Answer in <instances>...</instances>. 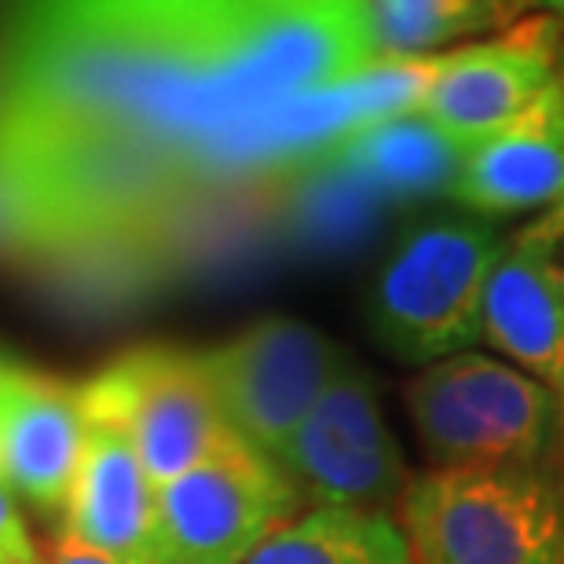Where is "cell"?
Instances as JSON below:
<instances>
[{
    "mask_svg": "<svg viewBox=\"0 0 564 564\" xmlns=\"http://www.w3.org/2000/svg\"><path fill=\"white\" fill-rule=\"evenodd\" d=\"M345 4H52L0 52V213L52 250L154 239L220 147L370 70Z\"/></svg>",
    "mask_w": 564,
    "mask_h": 564,
    "instance_id": "obj_1",
    "label": "cell"
},
{
    "mask_svg": "<svg viewBox=\"0 0 564 564\" xmlns=\"http://www.w3.org/2000/svg\"><path fill=\"white\" fill-rule=\"evenodd\" d=\"M510 239L488 217L411 220L381 257L364 297L375 341L403 364L433 367L484 341V293Z\"/></svg>",
    "mask_w": 564,
    "mask_h": 564,
    "instance_id": "obj_2",
    "label": "cell"
},
{
    "mask_svg": "<svg viewBox=\"0 0 564 564\" xmlns=\"http://www.w3.org/2000/svg\"><path fill=\"white\" fill-rule=\"evenodd\" d=\"M397 528L414 564H564V458L429 469Z\"/></svg>",
    "mask_w": 564,
    "mask_h": 564,
    "instance_id": "obj_3",
    "label": "cell"
},
{
    "mask_svg": "<svg viewBox=\"0 0 564 564\" xmlns=\"http://www.w3.org/2000/svg\"><path fill=\"white\" fill-rule=\"evenodd\" d=\"M403 403L429 469L564 458V403L543 381L477 348L422 367Z\"/></svg>",
    "mask_w": 564,
    "mask_h": 564,
    "instance_id": "obj_4",
    "label": "cell"
},
{
    "mask_svg": "<svg viewBox=\"0 0 564 564\" xmlns=\"http://www.w3.org/2000/svg\"><path fill=\"white\" fill-rule=\"evenodd\" d=\"M304 513L290 473L235 433L158 488L154 564H250Z\"/></svg>",
    "mask_w": 564,
    "mask_h": 564,
    "instance_id": "obj_5",
    "label": "cell"
},
{
    "mask_svg": "<svg viewBox=\"0 0 564 564\" xmlns=\"http://www.w3.org/2000/svg\"><path fill=\"white\" fill-rule=\"evenodd\" d=\"M82 408L88 422L115 425L132 440L154 488L195 469L235 436L202 348H129L85 381Z\"/></svg>",
    "mask_w": 564,
    "mask_h": 564,
    "instance_id": "obj_6",
    "label": "cell"
},
{
    "mask_svg": "<svg viewBox=\"0 0 564 564\" xmlns=\"http://www.w3.org/2000/svg\"><path fill=\"white\" fill-rule=\"evenodd\" d=\"M275 462L304 491L308 510L389 517L414 480L381 414L375 378L359 364L334 378Z\"/></svg>",
    "mask_w": 564,
    "mask_h": 564,
    "instance_id": "obj_7",
    "label": "cell"
},
{
    "mask_svg": "<svg viewBox=\"0 0 564 564\" xmlns=\"http://www.w3.org/2000/svg\"><path fill=\"white\" fill-rule=\"evenodd\" d=\"M202 356L228 425L272 458L352 364L341 345L293 315H264Z\"/></svg>",
    "mask_w": 564,
    "mask_h": 564,
    "instance_id": "obj_8",
    "label": "cell"
},
{
    "mask_svg": "<svg viewBox=\"0 0 564 564\" xmlns=\"http://www.w3.org/2000/svg\"><path fill=\"white\" fill-rule=\"evenodd\" d=\"M564 82V41L554 15L528 19L488 44L447 52L433 63L419 110L458 143L510 129Z\"/></svg>",
    "mask_w": 564,
    "mask_h": 564,
    "instance_id": "obj_9",
    "label": "cell"
},
{
    "mask_svg": "<svg viewBox=\"0 0 564 564\" xmlns=\"http://www.w3.org/2000/svg\"><path fill=\"white\" fill-rule=\"evenodd\" d=\"M88 419L82 386L11 364L0 378V484L44 517L66 510Z\"/></svg>",
    "mask_w": 564,
    "mask_h": 564,
    "instance_id": "obj_10",
    "label": "cell"
},
{
    "mask_svg": "<svg viewBox=\"0 0 564 564\" xmlns=\"http://www.w3.org/2000/svg\"><path fill=\"white\" fill-rule=\"evenodd\" d=\"M154 524L158 488L132 440L115 425L88 422L59 535L118 564H154Z\"/></svg>",
    "mask_w": 564,
    "mask_h": 564,
    "instance_id": "obj_11",
    "label": "cell"
},
{
    "mask_svg": "<svg viewBox=\"0 0 564 564\" xmlns=\"http://www.w3.org/2000/svg\"><path fill=\"white\" fill-rule=\"evenodd\" d=\"M451 198L488 220L564 202V82L510 129L469 147Z\"/></svg>",
    "mask_w": 564,
    "mask_h": 564,
    "instance_id": "obj_12",
    "label": "cell"
},
{
    "mask_svg": "<svg viewBox=\"0 0 564 564\" xmlns=\"http://www.w3.org/2000/svg\"><path fill=\"white\" fill-rule=\"evenodd\" d=\"M466 154V143H458L414 107L403 115L367 121L319 158L364 180L381 202H414L451 195Z\"/></svg>",
    "mask_w": 564,
    "mask_h": 564,
    "instance_id": "obj_13",
    "label": "cell"
},
{
    "mask_svg": "<svg viewBox=\"0 0 564 564\" xmlns=\"http://www.w3.org/2000/svg\"><path fill=\"white\" fill-rule=\"evenodd\" d=\"M484 341L564 403V293L513 239L484 293Z\"/></svg>",
    "mask_w": 564,
    "mask_h": 564,
    "instance_id": "obj_14",
    "label": "cell"
},
{
    "mask_svg": "<svg viewBox=\"0 0 564 564\" xmlns=\"http://www.w3.org/2000/svg\"><path fill=\"white\" fill-rule=\"evenodd\" d=\"M356 22L370 63L400 66L506 26L510 8L488 0H356Z\"/></svg>",
    "mask_w": 564,
    "mask_h": 564,
    "instance_id": "obj_15",
    "label": "cell"
},
{
    "mask_svg": "<svg viewBox=\"0 0 564 564\" xmlns=\"http://www.w3.org/2000/svg\"><path fill=\"white\" fill-rule=\"evenodd\" d=\"M250 564H414L397 517L308 510Z\"/></svg>",
    "mask_w": 564,
    "mask_h": 564,
    "instance_id": "obj_16",
    "label": "cell"
},
{
    "mask_svg": "<svg viewBox=\"0 0 564 564\" xmlns=\"http://www.w3.org/2000/svg\"><path fill=\"white\" fill-rule=\"evenodd\" d=\"M513 246L532 257V261L554 279V286L564 293V202L543 209V217H535L532 224H524V228L513 235Z\"/></svg>",
    "mask_w": 564,
    "mask_h": 564,
    "instance_id": "obj_17",
    "label": "cell"
},
{
    "mask_svg": "<svg viewBox=\"0 0 564 564\" xmlns=\"http://www.w3.org/2000/svg\"><path fill=\"white\" fill-rule=\"evenodd\" d=\"M0 564H44L41 543L22 521L19 499L0 484Z\"/></svg>",
    "mask_w": 564,
    "mask_h": 564,
    "instance_id": "obj_18",
    "label": "cell"
},
{
    "mask_svg": "<svg viewBox=\"0 0 564 564\" xmlns=\"http://www.w3.org/2000/svg\"><path fill=\"white\" fill-rule=\"evenodd\" d=\"M41 554H44V564H118L104 554H96V550L74 543V539H66V535H55L48 543H41Z\"/></svg>",
    "mask_w": 564,
    "mask_h": 564,
    "instance_id": "obj_19",
    "label": "cell"
},
{
    "mask_svg": "<svg viewBox=\"0 0 564 564\" xmlns=\"http://www.w3.org/2000/svg\"><path fill=\"white\" fill-rule=\"evenodd\" d=\"M546 11H554V22H557V30H561V41H564V4H550Z\"/></svg>",
    "mask_w": 564,
    "mask_h": 564,
    "instance_id": "obj_20",
    "label": "cell"
},
{
    "mask_svg": "<svg viewBox=\"0 0 564 564\" xmlns=\"http://www.w3.org/2000/svg\"><path fill=\"white\" fill-rule=\"evenodd\" d=\"M11 364H8V359H4V352H0V378H4V370H8Z\"/></svg>",
    "mask_w": 564,
    "mask_h": 564,
    "instance_id": "obj_21",
    "label": "cell"
}]
</instances>
